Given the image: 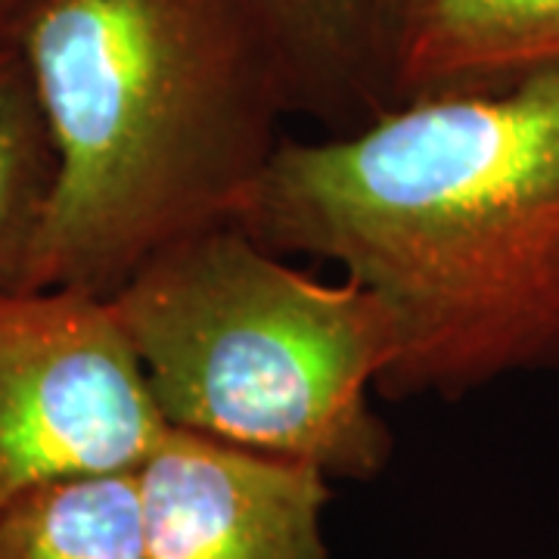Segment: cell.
I'll list each match as a JSON object with an SVG mask.
<instances>
[{
    "mask_svg": "<svg viewBox=\"0 0 559 559\" xmlns=\"http://www.w3.org/2000/svg\"><path fill=\"white\" fill-rule=\"evenodd\" d=\"M230 221L385 301V399L559 370V62L286 140Z\"/></svg>",
    "mask_w": 559,
    "mask_h": 559,
    "instance_id": "obj_1",
    "label": "cell"
},
{
    "mask_svg": "<svg viewBox=\"0 0 559 559\" xmlns=\"http://www.w3.org/2000/svg\"><path fill=\"white\" fill-rule=\"evenodd\" d=\"M25 62L57 180L22 286L112 296L165 246L230 221L293 116L249 0H28Z\"/></svg>",
    "mask_w": 559,
    "mask_h": 559,
    "instance_id": "obj_2",
    "label": "cell"
},
{
    "mask_svg": "<svg viewBox=\"0 0 559 559\" xmlns=\"http://www.w3.org/2000/svg\"><path fill=\"white\" fill-rule=\"evenodd\" d=\"M168 429L370 481L395 439L373 411L399 330L358 280L305 274L234 221L165 246L109 296Z\"/></svg>",
    "mask_w": 559,
    "mask_h": 559,
    "instance_id": "obj_3",
    "label": "cell"
},
{
    "mask_svg": "<svg viewBox=\"0 0 559 559\" xmlns=\"http://www.w3.org/2000/svg\"><path fill=\"white\" fill-rule=\"evenodd\" d=\"M165 429L112 301L0 289V507L50 481L134 473Z\"/></svg>",
    "mask_w": 559,
    "mask_h": 559,
    "instance_id": "obj_4",
    "label": "cell"
},
{
    "mask_svg": "<svg viewBox=\"0 0 559 559\" xmlns=\"http://www.w3.org/2000/svg\"><path fill=\"white\" fill-rule=\"evenodd\" d=\"M134 473L150 559H330L311 463L165 429Z\"/></svg>",
    "mask_w": 559,
    "mask_h": 559,
    "instance_id": "obj_5",
    "label": "cell"
},
{
    "mask_svg": "<svg viewBox=\"0 0 559 559\" xmlns=\"http://www.w3.org/2000/svg\"><path fill=\"white\" fill-rule=\"evenodd\" d=\"M392 106L559 62V0H377Z\"/></svg>",
    "mask_w": 559,
    "mask_h": 559,
    "instance_id": "obj_6",
    "label": "cell"
},
{
    "mask_svg": "<svg viewBox=\"0 0 559 559\" xmlns=\"http://www.w3.org/2000/svg\"><path fill=\"white\" fill-rule=\"evenodd\" d=\"M274 44L293 116L323 134L358 131L392 109L377 0H249Z\"/></svg>",
    "mask_w": 559,
    "mask_h": 559,
    "instance_id": "obj_7",
    "label": "cell"
},
{
    "mask_svg": "<svg viewBox=\"0 0 559 559\" xmlns=\"http://www.w3.org/2000/svg\"><path fill=\"white\" fill-rule=\"evenodd\" d=\"M0 559H150L138 473L50 481L0 507Z\"/></svg>",
    "mask_w": 559,
    "mask_h": 559,
    "instance_id": "obj_8",
    "label": "cell"
},
{
    "mask_svg": "<svg viewBox=\"0 0 559 559\" xmlns=\"http://www.w3.org/2000/svg\"><path fill=\"white\" fill-rule=\"evenodd\" d=\"M57 180V153L35 84L13 47H0V289L25 283Z\"/></svg>",
    "mask_w": 559,
    "mask_h": 559,
    "instance_id": "obj_9",
    "label": "cell"
},
{
    "mask_svg": "<svg viewBox=\"0 0 559 559\" xmlns=\"http://www.w3.org/2000/svg\"><path fill=\"white\" fill-rule=\"evenodd\" d=\"M25 3H28V0H0V47H3V40L10 35L13 22L20 20Z\"/></svg>",
    "mask_w": 559,
    "mask_h": 559,
    "instance_id": "obj_10",
    "label": "cell"
}]
</instances>
